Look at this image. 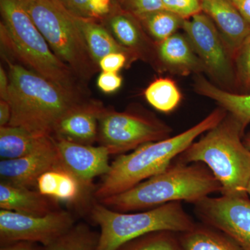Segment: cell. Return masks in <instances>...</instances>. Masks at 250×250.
Masks as SVG:
<instances>
[{
    "label": "cell",
    "mask_w": 250,
    "mask_h": 250,
    "mask_svg": "<svg viewBox=\"0 0 250 250\" xmlns=\"http://www.w3.org/2000/svg\"><path fill=\"white\" fill-rule=\"evenodd\" d=\"M0 41L14 61L80 99L89 96L70 67L54 53L19 0H0Z\"/></svg>",
    "instance_id": "obj_1"
},
{
    "label": "cell",
    "mask_w": 250,
    "mask_h": 250,
    "mask_svg": "<svg viewBox=\"0 0 250 250\" xmlns=\"http://www.w3.org/2000/svg\"><path fill=\"white\" fill-rule=\"evenodd\" d=\"M228 114L223 108L213 110L200 123L168 139L148 143L129 154H121L111 164L107 174L95 188L98 201L132 188L166 170L200 135L220 123Z\"/></svg>",
    "instance_id": "obj_2"
},
{
    "label": "cell",
    "mask_w": 250,
    "mask_h": 250,
    "mask_svg": "<svg viewBox=\"0 0 250 250\" xmlns=\"http://www.w3.org/2000/svg\"><path fill=\"white\" fill-rule=\"evenodd\" d=\"M4 57L9 77L6 100L11 107L9 126L36 136H52L65 113L90 100L76 98L14 59Z\"/></svg>",
    "instance_id": "obj_3"
},
{
    "label": "cell",
    "mask_w": 250,
    "mask_h": 250,
    "mask_svg": "<svg viewBox=\"0 0 250 250\" xmlns=\"http://www.w3.org/2000/svg\"><path fill=\"white\" fill-rule=\"evenodd\" d=\"M222 187L211 171L202 163L174 160L166 170L118 195L98 201L110 209L123 213L151 209L173 202L193 205Z\"/></svg>",
    "instance_id": "obj_4"
},
{
    "label": "cell",
    "mask_w": 250,
    "mask_h": 250,
    "mask_svg": "<svg viewBox=\"0 0 250 250\" xmlns=\"http://www.w3.org/2000/svg\"><path fill=\"white\" fill-rule=\"evenodd\" d=\"M245 129L234 116L228 113L176 160L207 166L220 182L221 195L246 196L250 181V151L243 143Z\"/></svg>",
    "instance_id": "obj_5"
},
{
    "label": "cell",
    "mask_w": 250,
    "mask_h": 250,
    "mask_svg": "<svg viewBox=\"0 0 250 250\" xmlns=\"http://www.w3.org/2000/svg\"><path fill=\"white\" fill-rule=\"evenodd\" d=\"M90 218L100 227L96 250H116L126 242L157 231L183 233L195 222L182 202H173L146 211L123 213L110 209L99 202L92 204Z\"/></svg>",
    "instance_id": "obj_6"
},
{
    "label": "cell",
    "mask_w": 250,
    "mask_h": 250,
    "mask_svg": "<svg viewBox=\"0 0 250 250\" xmlns=\"http://www.w3.org/2000/svg\"><path fill=\"white\" fill-rule=\"evenodd\" d=\"M54 53L87 85L100 71L75 18L57 0H19Z\"/></svg>",
    "instance_id": "obj_7"
},
{
    "label": "cell",
    "mask_w": 250,
    "mask_h": 250,
    "mask_svg": "<svg viewBox=\"0 0 250 250\" xmlns=\"http://www.w3.org/2000/svg\"><path fill=\"white\" fill-rule=\"evenodd\" d=\"M171 132L170 126L143 108L118 112L105 108L99 118L98 141L111 155H121L146 143L168 139Z\"/></svg>",
    "instance_id": "obj_8"
},
{
    "label": "cell",
    "mask_w": 250,
    "mask_h": 250,
    "mask_svg": "<svg viewBox=\"0 0 250 250\" xmlns=\"http://www.w3.org/2000/svg\"><path fill=\"white\" fill-rule=\"evenodd\" d=\"M182 29L205 71L218 86L231 91L237 84L233 56L214 22L202 11L184 20Z\"/></svg>",
    "instance_id": "obj_9"
},
{
    "label": "cell",
    "mask_w": 250,
    "mask_h": 250,
    "mask_svg": "<svg viewBox=\"0 0 250 250\" xmlns=\"http://www.w3.org/2000/svg\"><path fill=\"white\" fill-rule=\"evenodd\" d=\"M75 225L72 213L59 209L45 215L23 214L0 210L1 246L27 241L45 247L67 232Z\"/></svg>",
    "instance_id": "obj_10"
},
{
    "label": "cell",
    "mask_w": 250,
    "mask_h": 250,
    "mask_svg": "<svg viewBox=\"0 0 250 250\" xmlns=\"http://www.w3.org/2000/svg\"><path fill=\"white\" fill-rule=\"evenodd\" d=\"M201 223L222 231L243 250H250V197H206L193 204Z\"/></svg>",
    "instance_id": "obj_11"
},
{
    "label": "cell",
    "mask_w": 250,
    "mask_h": 250,
    "mask_svg": "<svg viewBox=\"0 0 250 250\" xmlns=\"http://www.w3.org/2000/svg\"><path fill=\"white\" fill-rule=\"evenodd\" d=\"M101 22L136 60L141 59L154 68L162 70L158 58V43L148 35L135 15L115 4L111 12Z\"/></svg>",
    "instance_id": "obj_12"
},
{
    "label": "cell",
    "mask_w": 250,
    "mask_h": 250,
    "mask_svg": "<svg viewBox=\"0 0 250 250\" xmlns=\"http://www.w3.org/2000/svg\"><path fill=\"white\" fill-rule=\"evenodd\" d=\"M62 164L88 190H95L94 179L104 176L111 168L109 151L103 146H93L53 137Z\"/></svg>",
    "instance_id": "obj_13"
},
{
    "label": "cell",
    "mask_w": 250,
    "mask_h": 250,
    "mask_svg": "<svg viewBox=\"0 0 250 250\" xmlns=\"http://www.w3.org/2000/svg\"><path fill=\"white\" fill-rule=\"evenodd\" d=\"M60 166H64L52 138L48 146L34 154L0 161V177L2 182L32 188L44 172Z\"/></svg>",
    "instance_id": "obj_14"
},
{
    "label": "cell",
    "mask_w": 250,
    "mask_h": 250,
    "mask_svg": "<svg viewBox=\"0 0 250 250\" xmlns=\"http://www.w3.org/2000/svg\"><path fill=\"white\" fill-rule=\"evenodd\" d=\"M104 108L103 104L91 99L80 104L61 118L52 136L93 145L98 141L99 118Z\"/></svg>",
    "instance_id": "obj_15"
},
{
    "label": "cell",
    "mask_w": 250,
    "mask_h": 250,
    "mask_svg": "<svg viewBox=\"0 0 250 250\" xmlns=\"http://www.w3.org/2000/svg\"><path fill=\"white\" fill-rule=\"evenodd\" d=\"M202 11L211 19L233 57L250 34V25L229 0H201Z\"/></svg>",
    "instance_id": "obj_16"
},
{
    "label": "cell",
    "mask_w": 250,
    "mask_h": 250,
    "mask_svg": "<svg viewBox=\"0 0 250 250\" xmlns=\"http://www.w3.org/2000/svg\"><path fill=\"white\" fill-rule=\"evenodd\" d=\"M0 208L23 214L45 215L60 209L59 202L38 190L1 181Z\"/></svg>",
    "instance_id": "obj_17"
},
{
    "label": "cell",
    "mask_w": 250,
    "mask_h": 250,
    "mask_svg": "<svg viewBox=\"0 0 250 250\" xmlns=\"http://www.w3.org/2000/svg\"><path fill=\"white\" fill-rule=\"evenodd\" d=\"M36 190L58 202L76 204L90 191L65 166L44 172L38 179Z\"/></svg>",
    "instance_id": "obj_18"
},
{
    "label": "cell",
    "mask_w": 250,
    "mask_h": 250,
    "mask_svg": "<svg viewBox=\"0 0 250 250\" xmlns=\"http://www.w3.org/2000/svg\"><path fill=\"white\" fill-rule=\"evenodd\" d=\"M158 58L161 68L188 75L205 71L201 61L187 37L174 34L158 43Z\"/></svg>",
    "instance_id": "obj_19"
},
{
    "label": "cell",
    "mask_w": 250,
    "mask_h": 250,
    "mask_svg": "<svg viewBox=\"0 0 250 250\" xmlns=\"http://www.w3.org/2000/svg\"><path fill=\"white\" fill-rule=\"evenodd\" d=\"M194 89L199 95L218 103L245 127L250 124V94H238L223 89L201 75L195 79Z\"/></svg>",
    "instance_id": "obj_20"
},
{
    "label": "cell",
    "mask_w": 250,
    "mask_h": 250,
    "mask_svg": "<svg viewBox=\"0 0 250 250\" xmlns=\"http://www.w3.org/2000/svg\"><path fill=\"white\" fill-rule=\"evenodd\" d=\"M52 141V136H36L22 128L0 126V156L3 160L24 157L41 150Z\"/></svg>",
    "instance_id": "obj_21"
},
{
    "label": "cell",
    "mask_w": 250,
    "mask_h": 250,
    "mask_svg": "<svg viewBox=\"0 0 250 250\" xmlns=\"http://www.w3.org/2000/svg\"><path fill=\"white\" fill-rule=\"evenodd\" d=\"M74 18L84 37L90 54L98 65L99 62L103 57L116 52H123L127 54L134 62L136 60L129 50L125 49L116 40L111 32L100 21L84 18Z\"/></svg>",
    "instance_id": "obj_22"
},
{
    "label": "cell",
    "mask_w": 250,
    "mask_h": 250,
    "mask_svg": "<svg viewBox=\"0 0 250 250\" xmlns=\"http://www.w3.org/2000/svg\"><path fill=\"white\" fill-rule=\"evenodd\" d=\"M184 250H243L230 237L204 223L179 233Z\"/></svg>",
    "instance_id": "obj_23"
},
{
    "label": "cell",
    "mask_w": 250,
    "mask_h": 250,
    "mask_svg": "<svg viewBox=\"0 0 250 250\" xmlns=\"http://www.w3.org/2000/svg\"><path fill=\"white\" fill-rule=\"evenodd\" d=\"M148 35L157 42L168 39L183 25L184 19L168 10L163 9L136 16Z\"/></svg>",
    "instance_id": "obj_24"
},
{
    "label": "cell",
    "mask_w": 250,
    "mask_h": 250,
    "mask_svg": "<svg viewBox=\"0 0 250 250\" xmlns=\"http://www.w3.org/2000/svg\"><path fill=\"white\" fill-rule=\"evenodd\" d=\"M144 95L147 103L162 113L174 111L182 100L178 86L170 78L156 79L148 85Z\"/></svg>",
    "instance_id": "obj_25"
},
{
    "label": "cell",
    "mask_w": 250,
    "mask_h": 250,
    "mask_svg": "<svg viewBox=\"0 0 250 250\" xmlns=\"http://www.w3.org/2000/svg\"><path fill=\"white\" fill-rule=\"evenodd\" d=\"M100 233L85 223L74 225L67 232L42 250H96Z\"/></svg>",
    "instance_id": "obj_26"
},
{
    "label": "cell",
    "mask_w": 250,
    "mask_h": 250,
    "mask_svg": "<svg viewBox=\"0 0 250 250\" xmlns=\"http://www.w3.org/2000/svg\"><path fill=\"white\" fill-rule=\"evenodd\" d=\"M116 250H184L179 233L157 231L126 242Z\"/></svg>",
    "instance_id": "obj_27"
},
{
    "label": "cell",
    "mask_w": 250,
    "mask_h": 250,
    "mask_svg": "<svg viewBox=\"0 0 250 250\" xmlns=\"http://www.w3.org/2000/svg\"><path fill=\"white\" fill-rule=\"evenodd\" d=\"M75 18L100 21L111 12L115 0H57Z\"/></svg>",
    "instance_id": "obj_28"
},
{
    "label": "cell",
    "mask_w": 250,
    "mask_h": 250,
    "mask_svg": "<svg viewBox=\"0 0 250 250\" xmlns=\"http://www.w3.org/2000/svg\"><path fill=\"white\" fill-rule=\"evenodd\" d=\"M233 62L237 84L250 90V34L236 51Z\"/></svg>",
    "instance_id": "obj_29"
},
{
    "label": "cell",
    "mask_w": 250,
    "mask_h": 250,
    "mask_svg": "<svg viewBox=\"0 0 250 250\" xmlns=\"http://www.w3.org/2000/svg\"><path fill=\"white\" fill-rule=\"evenodd\" d=\"M164 9L184 20L202 12L201 0H161Z\"/></svg>",
    "instance_id": "obj_30"
},
{
    "label": "cell",
    "mask_w": 250,
    "mask_h": 250,
    "mask_svg": "<svg viewBox=\"0 0 250 250\" xmlns=\"http://www.w3.org/2000/svg\"><path fill=\"white\" fill-rule=\"evenodd\" d=\"M116 4L136 16L164 9L161 0H116Z\"/></svg>",
    "instance_id": "obj_31"
},
{
    "label": "cell",
    "mask_w": 250,
    "mask_h": 250,
    "mask_svg": "<svg viewBox=\"0 0 250 250\" xmlns=\"http://www.w3.org/2000/svg\"><path fill=\"white\" fill-rule=\"evenodd\" d=\"M133 62L127 54L116 52L103 57L99 62V67L102 72H118L123 67L129 66Z\"/></svg>",
    "instance_id": "obj_32"
},
{
    "label": "cell",
    "mask_w": 250,
    "mask_h": 250,
    "mask_svg": "<svg viewBox=\"0 0 250 250\" xmlns=\"http://www.w3.org/2000/svg\"><path fill=\"white\" fill-rule=\"evenodd\" d=\"M123 78L118 72H102L98 76L97 85L105 94L115 93L121 88Z\"/></svg>",
    "instance_id": "obj_33"
},
{
    "label": "cell",
    "mask_w": 250,
    "mask_h": 250,
    "mask_svg": "<svg viewBox=\"0 0 250 250\" xmlns=\"http://www.w3.org/2000/svg\"><path fill=\"white\" fill-rule=\"evenodd\" d=\"M42 246L31 242L20 241L1 246L0 250H42Z\"/></svg>",
    "instance_id": "obj_34"
},
{
    "label": "cell",
    "mask_w": 250,
    "mask_h": 250,
    "mask_svg": "<svg viewBox=\"0 0 250 250\" xmlns=\"http://www.w3.org/2000/svg\"><path fill=\"white\" fill-rule=\"evenodd\" d=\"M9 77L8 72L5 70L2 65L0 67V98L7 100L9 95Z\"/></svg>",
    "instance_id": "obj_35"
},
{
    "label": "cell",
    "mask_w": 250,
    "mask_h": 250,
    "mask_svg": "<svg viewBox=\"0 0 250 250\" xmlns=\"http://www.w3.org/2000/svg\"><path fill=\"white\" fill-rule=\"evenodd\" d=\"M11 119V105L6 100H0V126L9 125Z\"/></svg>",
    "instance_id": "obj_36"
},
{
    "label": "cell",
    "mask_w": 250,
    "mask_h": 250,
    "mask_svg": "<svg viewBox=\"0 0 250 250\" xmlns=\"http://www.w3.org/2000/svg\"><path fill=\"white\" fill-rule=\"evenodd\" d=\"M237 9L250 25V0H243L237 6Z\"/></svg>",
    "instance_id": "obj_37"
},
{
    "label": "cell",
    "mask_w": 250,
    "mask_h": 250,
    "mask_svg": "<svg viewBox=\"0 0 250 250\" xmlns=\"http://www.w3.org/2000/svg\"><path fill=\"white\" fill-rule=\"evenodd\" d=\"M243 143L250 151V132L243 137Z\"/></svg>",
    "instance_id": "obj_38"
},
{
    "label": "cell",
    "mask_w": 250,
    "mask_h": 250,
    "mask_svg": "<svg viewBox=\"0 0 250 250\" xmlns=\"http://www.w3.org/2000/svg\"><path fill=\"white\" fill-rule=\"evenodd\" d=\"M229 1H231V2L237 7V6H238L243 0H229Z\"/></svg>",
    "instance_id": "obj_39"
},
{
    "label": "cell",
    "mask_w": 250,
    "mask_h": 250,
    "mask_svg": "<svg viewBox=\"0 0 250 250\" xmlns=\"http://www.w3.org/2000/svg\"><path fill=\"white\" fill-rule=\"evenodd\" d=\"M247 192H248V196L250 197V181L249 182V184H248V190H247Z\"/></svg>",
    "instance_id": "obj_40"
},
{
    "label": "cell",
    "mask_w": 250,
    "mask_h": 250,
    "mask_svg": "<svg viewBox=\"0 0 250 250\" xmlns=\"http://www.w3.org/2000/svg\"><path fill=\"white\" fill-rule=\"evenodd\" d=\"M115 2H116V0H115Z\"/></svg>",
    "instance_id": "obj_41"
}]
</instances>
